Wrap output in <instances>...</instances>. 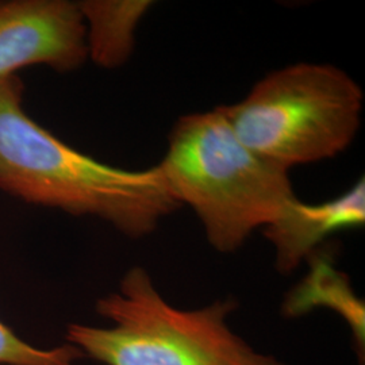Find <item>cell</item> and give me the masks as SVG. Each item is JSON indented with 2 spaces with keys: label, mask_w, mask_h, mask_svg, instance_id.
<instances>
[{
  "label": "cell",
  "mask_w": 365,
  "mask_h": 365,
  "mask_svg": "<svg viewBox=\"0 0 365 365\" xmlns=\"http://www.w3.org/2000/svg\"><path fill=\"white\" fill-rule=\"evenodd\" d=\"M86 26L87 56L96 66L118 68L130 58L135 30L153 6L148 0L78 1Z\"/></svg>",
  "instance_id": "cell-7"
},
{
  "label": "cell",
  "mask_w": 365,
  "mask_h": 365,
  "mask_svg": "<svg viewBox=\"0 0 365 365\" xmlns=\"http://www.w3.org/2000/svg\"><path fill=\"white\" fill-rule=\"evenodd\" d=\"M18 76L0 78V188L27 203L92 215L143 237L180 209L160 167L103 164L58 140L29 117Z\"/></svg>",
  "instance_id": "cell-1"
},
{
  "label": "cell",
  "mask_w": 365,
  "mask_h": 365,
  "mask_svg": "<svg viewBox=\"0 0 365 365\" xmlns=\"http://www.w3.org/2000/svg\"><path fill=\"white\" fill-rule=\"evenodd\" d=\"M81 353L71 344L54 349H39L16 337L0 321V365H72Z\"/></svg>",
  "instance_id": "cell-9"
},
{
  "label": "cell",
  "mask_w": 365,
  "mask_h": 365,
  "mask_svg": "<svg viewBox=\"0 0 365 365\" xmlns=\"http://www.w3.org/2000/svg\"><path fill=\"white\" fill-rule=\"evenodd\" d=\"M314 304H327L349 318L357 339L364 337V306L353 295L344 274L336 272L325 259H315L313 271L288 300L292 314L306 312Z\"/></svg>",
  "instance_id": "cell-8"
},
{
  "label": "cell",
  "mask_w": 365,
  "mask_h": 365,
  "mask_svg": "<svg viewBox=\"0 0 365 365\" xmlns=\"http://www.w3.org/2000/svg\"><path fill=\"white\" fill-rule=\"evenodd\" d=\"M87 58L86 26L78 3L0 1V78L30 66L71 72Z\"/></svg>",
  "instance_id": "cell-5"
},
{
  "label": "cell",
  "mask_w": 365,
  "mask_h": 365,
  "mask_svg": "<svg viewBox=\"0 0 365 365\" xmlns=\"http://www.w3.org/2000/svg\"><path fill=\"white\" fill-rule=\"evenodd\" d=\"M364 179L345 194L319 205L289 202L282 215L265 227V235L276 248L280 271L288 272L313 252L327 235L341 229L364 225Z\"/></svg>",
  "instance_id": "cell-6"
},
{
  "label": "cell",
  "mask_w": 365,
  "mask_h": 365,
  "mask_svg": "<svg viewBox=\"0 0 365 365\" xmlns=\"http://www.w3.org/2000/svg\"><path fill=\"white\" fill-rule=\"evenodd\" d=\"M158 167L172 195L195 211L221 252L241 247L297 197L288 170L242 144L221 107L180 118Z\"/></svg>",
  "instance_id": "cell-2"
},
{
  "label": "cell",
  "mask_w": 365,
  "mask_h": 365,
  "mask_svg": "<svg viewBox=\"0 0 365 365\" xmlns=\"http://www.w3.org/2000/svg\"><path fill=\"white\" fill-rule=\"evenodd\" d=\"M363 98L339 68L299 63L269 73L241 102L221 108L242 144L288 170L336 157L352 144Z\"/></svg>",
  "instance_id": "cell-4"
},
{
  "label": "cell",
  "mask_w": 365,
  "mask_h": 365,
  "mask_svg": "<svg viewBox=\"0 0 365 365\" xmlns=\"http://www.w3.org/2000/svg\"><path fill=\"white\" fill-rule=\"evenodd\" d=\"M233 302L184 312L172 307L143 268H133L119 292L99 299L96 310L113 329L71 325L68 341L106 365H283L252 351L225 324Z\"/></svg>",
  "instance_id": "cell-3"
}]
</instances>
